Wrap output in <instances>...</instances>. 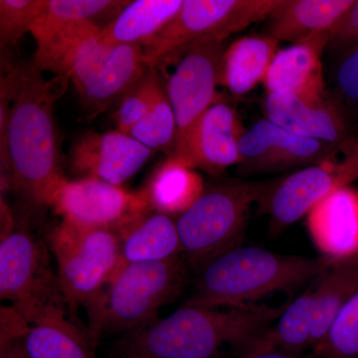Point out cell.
<instances>
[{
	"label": "cell",
	"mask_w": 358,
	"mask_h": 358,
	"mask_svg": "<svg viewBox=\"0 0 358 358\" xmlns=\"http://www.w3.org/2000/svg\"><path fill=\"white\" fill-rule=\"evenodd\" d=\"M69 79L46 80L34 63L11 65L1 76V94L10 100L6 133L0 134L1 169L14 189L37 204L50 205L64 179L60 171L53 107Z\"/></svg>",
	"instance_id": "obj_1"
},
{
	"label": "cell",
	"mask_w": 358,
	"mask_h": 358,
	"mask_svg": "<svg viewBox=\"0 0 358 358\" xmlns=\"http://www.w3.org/2000/svg\"><path fill=\"white\" fill-rule=\"evenodd\" d=\"M289 303L225 310L182 306L169 317L129 333L117 345V358H216L227 345L242 348L244 355Z\"/></svg>",
	"instance_id": "obj_2"
},
{
	"label": "cell",
	"mask_w": 358,
	"mask_h": 358,
	"mask_svg": "<svg viewBox=\"0 0 358 358\" xmlns=\"http://www.w3.org/2000/svg\"><path fill=\"white\" fill-rule=\"evenodd\" d=\"M334 264L320 256L282 255L258 247H233L200 268L185 307L218 308L252 305L278 291L289 292L320 277Z\"/></svg>",
	"instance_id": "obj_3"
},
{
	"label": "cell",
	"mask_w": 358,
	"mask_h": 358,
	"mask_svg": "<svg viewBox=\"0 0 358 358\" xmlns=\"http://www.w3.org/2000/svg\"><path fill=\"white\" fill-rule=\"evenodd\" d=\"M186 279L179 257L160 262L124 264L87 307L89 331L99 341L105 331H136L155 322L162 306L180 294Z\"/></svg>",
	"instance_id": "obj_4"
},
{
	"label": "cell",
	"mask_w": 358,
	"mask_h": 358,
	"mask_svg": "<svg viewBox=\"0 0 358 358\" xmlns=\"http://www.w3.org/2000/svg\"><path fill=\"white\" fill-rule=\"evenodd\" d=\"M271 182L228 181L204 192L176 219L182 254L201 267L212 258L236 247L250 207L262 203Z\"/></svg>",
	"instance_id": "obj_5"
},
{
	"label": "cell",
	"mask_w": 358,
	"mask_h": 358,
	"mask_svg": "<svg viewBox=\"0 0 358 358\" xmlns=\"http://www.w3.org/2000/svg\"><path fill=\"white\" fill-rule=\"evenodd\" d=\"M281 0H183L180 10L159 33L141 45L148 67L178 63L188 46L231 34L267 20Z\"/></svg>",
	"instance_id": "obj_6"
},
{
	"label": "cell",
	"mask_w": 358,
	"mask_h": 358,
	"mask_svg": "<svg viewBox=\"0 0 358 358\" xmlns=\"http://www.w3.org/2000/svg\"><path fill=\"white\" fill-rule=\"evenodd\" d=\"M50 246L58 282L71 320L80 306L96 300L121 264L120 238L109 229H91L63 221L52 231Z\"/></svg>",
	"instance_id": "obj_7"
},
{
	"label": "cell",
	"mask_w": 358,
	"mask_h": 358,
	"mask_svg": "<svg viewBox=\"0 0 358 358\" xmlns=\"http://www.w3.org/2000/svg\"><path fill=\"white\" fill-rule=\"evenodd\" d=\"M0 299L10 301L31 326L53 315H67L46 250L27 231L13 229L1 236Z\"/></svg>",
	"instance_id": "obj_8"
},
{
	"label": "cell",
	"mask_w": 358,
	"mask_h": 358,
	"mask_svg": "<svg viewBox=\"0 0 358 358\" xmlns=\"http://www.w3.org/2000/svg\"><path fill=\"white\" fill-rule=\"evenodd\" d=\"M357 179L358 138H348L320 162L274 181L261 204L277 232L307 216L320 200Z\"/></svg>",
	"instance_id": "obj_9"
},
{
	"label": "cell",
	"mask_w": 358,
	"mask_h": 358,
	"mask_svg": "<svg viewBox=\"0 0 358 358\" xmlns=\"http://www.w3.org/2000/svg\"><path fill=\"white\" fill-rule=\"evenodd\" d=\"M148 69L141 45H107L95 36L78 52L68 79L93 119L121 101Z\"/></svg>",
	"instance_id": "obj_10"
},
{
	"label": "cell",
	"mask_w": 358,
	"mask_h": 358,
	"mask_svg": "<svg viewBox=\"0 0 358 358\" xmlns=\"http://www.w3.org/2000/svg\"><path fill=\"white\" fill-rule=\"evenodd\" d=\"M49 206L66 222L117 233L152 211L141 190L129 192L122 186L93 178L63 179Z\"/></svg>",
	"instance_id": "obj_11"
},
{
	"label": "cell",
	"mask_w": 358,
	"mask_h": 358,
	"mask_svg": "<svg viewBox=\"0 0 358 358\" xmlns=\"http://www.w3.org/2000/svg\"><path fill=\"white\" fill-rule=\"evenodd\" d=\"M224 41L204 39L188 46L167 80L166 94L176 120V145L171 155L182 148L199 117L217 103L216 88L220 85Z\"/></svg>",
	"instance_id": "obj_12"
},
{
	"label": "cell",
	"mask_w": 358,
	"mask_h": 358,
	"mask_svg": "<svg viewBox=\"0 0 358 358\" xmlns=\"http://www.w3.org/2000/svg\"><path fill=\"white\" fill-rule=\"evenodd\" d=\"M334 147L296 136L268 120H262L242 136L238 166L243 173L307 167L324 159Z\"/></svg>",
	"instance_id": "obj_13"
},
{
	"label": "cell",
	"mask_w": 358,
	"mask_h": 358,
	"mask_svg": "<svg viewBox=\"0 0 358 358\" xmlns=\"http://www.w3.org/2000/svg\"><path fill=\"white\" fill-rule=\"evenodd\" d=\"M244 133L236 110L217 102L199 117L185 145L171 157L192 169L218 174L239 164V143Z\"/></svg>",
	"instance_id": "obj_14"
},
{
	"label": "cell",
	"mask_w": 358,
	"mask_h": 358,
	"mask_svg": "<svg viewBox=\"0 0 358 358\" xmlns=\"http://www.w3.org/2000/svg\"><path fill=\"white\" fill-rule=\"evenodd\" d=\"M152 150L120 131H90L80 136L71 152V167L83 178L122 186L150 159Z\"/></svg>",
	"instance_id": "obj_15"
},
{
	"label": "cell",
	"mask_w": 358,
	"mask_h": 358,
	"mask_svg": "<svg viewBox=\"0 0 358 358\" xmlns=\"http://www.w3.org/2000/svg\"><path fill=\"white\" fill-rule=\"evenodd\" d=\"M313 244L334 263L358 258V190L345 186L317 202L307 214Z\"/></svg>",
	"instance_id": "obj_16"
},
{
	"label": "cell",
	"mask_w": 358,
	"mask_h": 358,
	"mask_svg": "<svg viewBox=\"0 0 358 358\" xmlns=\"http://www.w3.org/2000/svg\"><path fill=\"white\" fill-rule=\"evenodd\" d=\"M267 120L303 138L336 145L348 138V124L341 109L329 96L310 101L291 93H268Z\"/></svg>",
	"instance_id": "obj_17"
},
{
	"label": "cell",
	"mask_w": 358,
	"mask_h": 358,
	"mask_svg": "<svg viewBox=\"0 0 358 358\" xmlns=\"http://www.w3.org/2000/svg\"><path fill=\"white\" fill-rule=\"evenodd\" d=\"M329 38L320 35L278 51L264 82L267 93L285 92L310 101L327 96L322 56Z\"/></svg>",
	"instance_id": "obj_18"
},
{
	"label": "cell",
	"mask_w": 358,
	"mask_h": 358,
	"mask_svg": "<svg viewBox=\"0 0 358 358\" xmlns=\"http://www.w3.org/2000/svg\"><path fill=\"white\" fill-rule=\"evenodd\" d=\"M353 0H281L268 15V35L300 44L329 35Z\"/></svg>",
	"instance_id": "obj_19"
},
{
	"label": "cell",
	"mask_w": 358,
	"mask_h": 358,
	"mask_svg": "<svg viewBox=\"0 0 358 358\" xmlns=\"http://www.w3.org/2000/svg\"><path fill=\"white\" fill-rule=\"evenodd\" d=\"M121 264L166 261L182 254L176 221L166 214L148 212L117 232Z\"/></svg>",
	"instance_id": "obj_20"
},
{
	"label": "cell",
	"mask_w": 358,
	"mask_h": 358,
	"mask_svg": "<svg viewBox=\"0 0 358 358\" xmlns=\"http://www.w3.org/2000/svg\"><path fill=\"white\" fill-rule=\"evenodd\" d=\"M279 40L267 35L237 39L224 51L220 66V85L234 96H244L265 82Z\"/></svg>",
	"instance_id": "obj_21"
},
{
	"label": "cell",
	"mask_w": 358,
	"mask_h": 358,
	"mask_svg": "<svg viewBox=\"0 0 358 358\" xmlns=\"http://www.w3.org/2000/svg\"><path fill=\"white\" fill-rule=\"evenodd\" d=\"M183 0L131 1L96 35L107 45L140 44L154 38L182 6Z\"/></svg>",
	"instance_id": "obj_22"
},
{
	"label": "cell",
	"mask_w": 358,
	"mask_h": 358,
	"mask_svg": "<svg viewBox=\"0 0 358 358\" xmlns=\"http://www.w3.org/2000/svg\"><path fill=\"white\" fill-rule=\"evenodd\" d=\"M204 190L203 178L196 169L169 157L157 166L141 192L152 211L173 217L187 210Z\"/></svg>",
	"instance_id": "obj_23"
},
{
	"label": "cell",
	"mask_w": 358,
	"mask_h": 358,
	"mask_svg": "<svg viewBox=\"0 0 358 358\" xmlns=\"http://www.w3.org/2000/svg\"><path fill=\"white\" fill-rule=\"evenodd\" d=\"M22 343L30 358H96L98 341L66 315H57L32 324Z\"/></svg>",
	"instance_id": "obj_24"
},
{
	"label": "cell",
	"mask_w": 358,
	"mask_h": 358,
	"mask_svg": "<svg viewBox=\"0 0 358 358\" xmlns=\"http://www.w3.org/2000/svg\"><path fill=\"white\" fill-rule=\"evenodd\" d=\"M358 292V258L334 263L313 289L310 348L322 343L339 310Z\"/></svg>",
	"instance_id": "obj_25"
},
{
	"label": "cell",
	"mask_w": 358,
	"mask_h": 358,
	"mask_svg": "<svg viewBox=\"0 0 358 358\" xmlns=\"http://www.w3.org/2000/svg\"><path fill=\"white\" fill-rule=\"evenodd\" d=\"M313 317V288L301 294L285 308L275 324L268 327L241 357L281 352L298 355L310 348Z\"/></svg>",
	"instance_id": "obj_26"
},
{
	"label": "cell",
	"mask_w": 358,
	"mask_h": 358,
	"mask_svg": "<svg viewBox=\"0 0 358 358\" xmlns=\"http://www.w3.org/2000/svg\"><path fill=\"white\" fill-rule=\"evenodd\" d=\"M102 28L95 22L84 21L32 30L30 33L36 41L33 63L42 72L49 71L57 77L68 79L78 52Z\"/></svg>",
	"instance_id": "obj_27"
},
{
	"label": "cell",
	"mask_w": 358,
	"mask_h": 358,
	"mask_svg": "<svg viewBox=\"0 0 358 358\" xmlns=\"http://www.w3.org/2000/svg\"><path fill=\"white\" fill-rule=\"evenodd\" d=\"M129 2L122 0H46L43 10L33 25L31 31L66 23L91 21L99 24L96 20L112 21Z\"/></svg>",
	"instance_id": "obj_28"
},
{
	"label": "cell",
	"mask_w": 358,
	"mask_h": 358,
	"mask_svg": "<svg viewBox=\"0 0 358 358\" xmlns=\"http://www.w3.org/2000/svg\"><path fill=\"white\" fill-rule=\"evenodd\" d=\"M152 152L171 155L176 138V120L167 96L166 84L159 89L152 107L129 133Z\"/></svg>",
	"instance_id": "obj_29"
},
{
	"label": "cell",
	"mask_w": 358,
	"mask_h": 358,
	"mask_svg": "<svg viewBox=\"0 0 358 358\" xmlns=\"http://www.w3.org/2000/svg\"><path fill=\"white\" fill-rule=\"evenodd\" d=\"M313 355L317 358H358V292L339 310Z\"/></svg>",
	"instance_id": "obj_30"
},
{
	"label": "cell",
	"mask_w": 358,
	"mask_h": 358,
	"mask_svg": "<svg viewBox=\"0 0 358 358\" xmlns=\"http://www.w3.org/2000/svg\"><path fill=\"white\" fill-rule=\"evenodd\" d=\"M157 68L148 67L120 101L115 115L117 131L129 134V131L145 117L152 107L159 89L164 86Z\"/></svg>",
	"instance_id": "obj_31"
},
{
	"label": "cell",
	"mask_w": 358,
	"mask_h": 358,
	"mask_svg": "<svg viewBox=\"0 0 358 358\" xmlns=\"http://www.w3.org/2000/svg\"><path fill=\"white\" fill-rule=\"evenodd\" d=\"M46 0H1L0 1V41L15 46L31 31L43 10Z\"/></svg>",
	"instance_id": "obj_32"
},
{
	"label": "cell",
	"mask_w": 358,
	"mask_h": 358,
	"mask_svg": "<svg viewBox=\"0 0 358 358\" xmlns=\"http://www.w3.org/2000/svg\"><path fill=\"white\" fill-rule=\"evenodd\" d=\"M358 47V0L338 21L329 34L327 48L341 56Z\"/></svg>",
	"instance_id": "obj_33"
},
{
	"label": "cell",
	"mask_w": 358,
	"mask_h": 358,
	"mask_svg": "<svg viewBox=\"0 0 358 358\" xmlns=\"http://www.w3.org/2000/svg\"><path fill=\"white\" fill-rule=\"evenodd\" d=\"M336 87L341 98L358 103V47L341 56L336 73Z\"/></svg>",
	"instance_id": "obj_34"
},
{
	"label": "cell",
	"mask_w": 358,
	"mask_h": 358,
	"mask_svg": "<svg viewBox=\"0 0 358 358\" xmlns=\"http://www.w3.org/2000/svg\"><path fill=\"white\" fill-rule=\"evenodd\" d=\"M31 324L26 322L13 307H1L0 345L21 341L27 334Z\"/></svg>",
	"instance_id": "obj_35"
},
{
	"label": "cell",
	"mask_w": 358,
	"mask_h": 358,
	"mask_svg": "<svg viewBox=\"0 0 358 358\" xmlns=\"http://www.w3.org/2000/svg\"><path fill=\"white\" fill-rule=\"evenodd\" d=\"M0 358H30L23 346L22 339L0 345Z\"/></svg>",
	"instance_id": "obj_36"
},
{
	"label": "cell",
	"mask_w": 358,
	"mask_h": 358,
	"mask_svg": "<svg viewBox=\"0 0 358 358\" xmlns=\"http://www.w3.org/2000/svg\"><path fill=\"white\" fill-rule=\"evenodd\" d=\"M240 358H300L298 355H291V353L281 352H271L266 353H261V355H253L250 357H240Z\"/></svg>",
	"instance_id": "obj_37"
}]
</instances>
